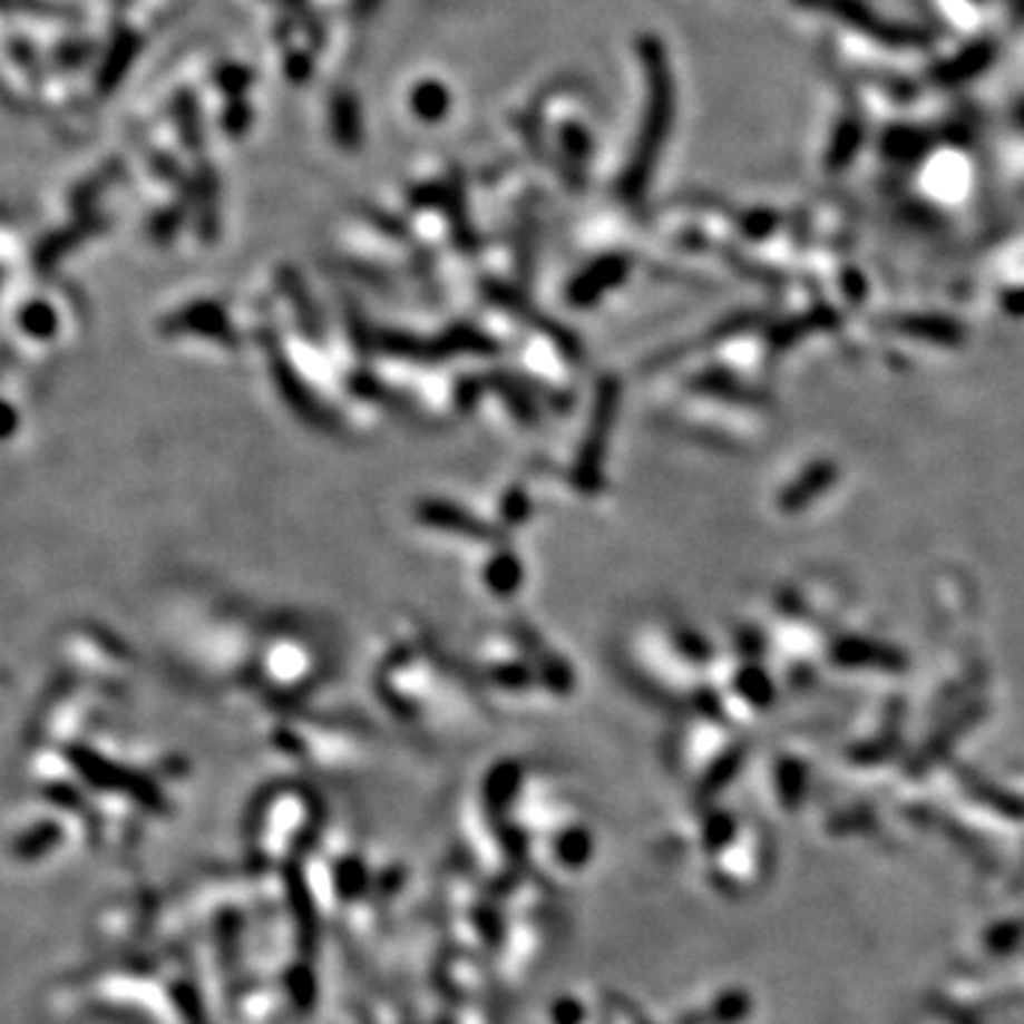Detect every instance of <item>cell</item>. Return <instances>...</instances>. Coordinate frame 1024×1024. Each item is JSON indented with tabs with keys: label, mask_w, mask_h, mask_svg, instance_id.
Wrapping results in <instances>:
<instances>
[{
	"label": "cell",
	"mask_w": 1024,
	"mask_h": 1024,
	"mask_svg": "<svg viewBox=\"0 0 1024 1024\" xmlns=\"http://www.w3.org/2000/svg\"><path fill=\"white\" fill-rule=\"evenodd\" d=\"M333 126H337V140L339 143H353L359 134V115H357V103L350 100V97H342V100L333 106Z\"/></svg>",
	"instance_id": "cell-4"
},
{
	"label": "cell",
	"mask_w": 1024,
	"mask_h": 1024,
	"mask_svg": "<svg viewBox=\"0 0 1024 1024\" xmlns=\"http://www.w3.org/2000/svg\"><path fill=\"white\" fill-rule=\"evenodd\" d=\"M316 800L305 789H271L248 817V848L262 866L282 868L302 854L316 828Z\"/></svg>",
	"instance_id": "cell-1"
},
{
	"label": "cell",
	"mask_w": 1024,
	"mask_h": 1024,
	"mask_svg": "<svg viewBox=\"0 0 1024 1024\" xmlns=\"http://www.w3.org/2000/svg\"><path fill=\"white\" fill-rule=\"evenodd\" d=\"M410 106H413L419 120L439 123L447 115V109H450V91L439 80H421V84L413 86Z\"/></svg>",
	"instance_id": "cell-3"
},
{
	"label": "cell",
	"mask_w": 1024,
	"mask_h": 1024,
	"mask_svg": "<svg viewBox=\"0 0 1024 1024\" xmlns=\"http://www.w3.org/2000/svg\"><path fill=\"white\" fill-rule=\"evenodd\" d=\"M646 117H643V131L637 140L635 154H632L630 172H626L624 185L626 192L637 194L646 185L655 163L657 148L666 140V131L672 126V111H675V89H672V75H669L666 58L657 43H646Z\"/></svg>",
	"instance_id": "cell-2"
}]
</instances>
